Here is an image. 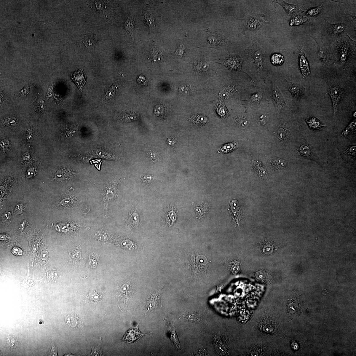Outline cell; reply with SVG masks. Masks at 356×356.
Masks as SVG:
<instances>
[{"mask_svg": "<svg viewBox=\"0 0 356 356\" xmlns=\"http://www.w3.org/2000/svg\"><path fill=\"white\" fill-rule=\"evenodd\" d=\"M328 93L330 95L333 103L334 116L336 114L338 104L342 95V92L339 88L336 87L329 88Z\"/></svg>", "mask_w": 356, "mask_h": 356, "instance_id": "3", "label": "cell"}, {"mask_svg": "<svg viewBox=\"0 0 356 356\" xmlns=\"http://www.w3.org/2000/svg\"><path fill=\"white\" fill-rule=\"evenodd\" d=\"M147 155L152 160L157 159L158 157V156L157 153L151 151L149 152L148 154H147Z\"/></svg>", "mask_w": 356, "mask_h": 356, "instance_id": "37", "label": "cell"}, {"mask_svg": "<svg viewBox=\"0 0 356 356\" xmlns=\"http://www.w3.org/2000/svg\"><path fill=\"white\" fill-rule=\"evenodd\" d=\"M252 57L254 63L258 68H260L262 65L263 56L259 50L255 49L252 51Z\"/></svg>", "mask_w": 356, "mask_h": 356, "instance_id": "11", "label": "cell"}, {"mask_svg": "<svg viewBox=\"0 0 356 356\" xmlns=\"http://www.w3.org/2000/svg\"><path fill=\"white\" fill-rule=\"evenodd\" d=\"M71 202V199L70 198H67L62 200L60 202V203L62 205L64 206L68 205Z\"/></svg>", "mask_w": 356, "mask_h": 356, "instance_id": "40", "label": "cell"}, {"mask_svg": "<svg viewBox=\"0 0 356 356\" xmlns=\"http://www.w3.org/2000/svg\"><path fill=\"white\" fill-rule=\"evenodd\" d=\"M85 38V44L87 47L91 48L95 46V41L93 37L91 35H88Z\"/></svg>", "mask_w": 356, "mask_h": 356, "instance_id": "24", "label": "cell"}, {"mask_svg": "<svg viewBox=\"0 0 356 356\" xmlns=\"http://www.w3.org/2000/svg\"><path fill=\"white\" fill-rule=\"evenodd\" d=\"M166 324L167 325V329L169 331V333L170 334V339L171 340L172 343L176 349L180 350L181 349V345L180 343L179 342L178 338L176 335L175 329L173 324L171 323L168 322H165Z\"/></svg>", "mask_w": 356, "mask_h": 356, "instance_id": "10", "label": "cell"}, {"mask_svg": "<svg viewBox=\"0 0 356 356\" xmlns=\"http://www.w3.org/2000/svg\"><path fill=\"white\" fill-rule=\"evenodd\" d=\"M290 91L293 95L298 97L304 93V89L301 85L293 84L290 88Z\"/></svg>", "mask_w": 356, "mask_h": 356, "instance_id": "14", "label": "cell"}, {"mask_svg": "<svg viewBox=\"0 0 356 356\" xmlns=\"http://www.w3.org/2000/svg\"><path fill=\"white\" fill-rule=\"evenodd\" d=\"M307 122L310 127L313 129H319L323 126L321 122L313 117L308 119Z\"/></svg>", "mask_w": 356, "mask_h": 356, "instance_id": "19", "label": "cell"}, {"mask_svg": "<svg viewBox=\"0 0 356 356\" xmlns=\"http://www.w3.org/2000/svg\"><path fill=\"white\" fill-rule=\"evenodd\" d=\"M24 210V207L23 205L22 204H20L17 205L15 208V211L17 213L20 214L22 213L23 212Z\"/></svg>", "mask_w": 356, "mask_h": 356, "instance_id": "35", "label": "cell"}, {"mask_svg": "<svg viewBox=\"0 0 356 356\" xmlns=\"http://www.w3.org/2000/svg\"><path fill=\"white\" fill-rule=\"evenodd\" d=\"M271 61L274 65L280 66L283 64L284 59L283 56L279 54H275L272 55Z\"/></svg>", "mask_w": 356, "mask_h": 356, "instance_id": "16", "label": "cell"}, {"mask_svg": "<svg viewBox=\"0 0 356 356\" xmlns=\"http://www.w3.org/2000/svg\"><path fill=\"white\" fill-rule=\"evenodd\" d=\"M259 16H252L249 17L247 21L246 30L255 31L259 28L263 21Z\"/></svg>", "mask_w": 356, "mask_h": 356, "instance_id": "6", "label": "cell"}, {"mask_svg": "<svg viewBox=\"0 0 356 356\" xmlns=\"http://www.w3.org/2000/svg\"><path fill=\"white\" fill-rule=\"evenodd\" d=\"M218 109V112L220 115L222 117H225L226 115V110L225 107L223 106H219Z\"/></svg>", "mask_w": 356, "mask_h": 356, "instance_id": "32", "label": "cell"}, {"mask_svg": "<svg viewBox=\"0 0 356 356\" xmlns=\"http://www.w3.org/2000/svg\"><path fill=\"white\" fill-rule=\"evenodd\" d=\"M348 54V47L346 45H344L341 48L340 52V59L342 63L345 64Z\"/></svg>", "mask_w": 356, "mask_h": 356, "instance_id": "22", "label": "cell"}, {"mask_svg": "<svg viewBox=\"0 0 356 356\" xmlns=\"http://www.w3.org/2000/svg\"><path fill=\"white\" fill-rule=\"evenodd\" d=\"M248 120L246 119H242L239 120V125L241 128H245L249 125Z\"/></svg>", "mask_w": 356, "mask_h": 356, "instance_id": "31", "label": "cell"}, {"mask_svg": "<svg viewBox=\"0 0 356 356\" xmlns=\"http://www.w3.org/2000/svg\"><path fill=\"white\" fill-rule=\"evenodd\" d=\"M167 142H168V144H169V145H172V144L174 143H173V142H174V141H173V139L172 138H169V139L167 140Z\"/></svg>", "mask_w": 356, "mask_h": 356, "instance_id": "44", "label": "cell"}, {"mask_svg": "<svg viewBox=\"0 0 356 356\" xmlns=\"http://www.w3.org/2000/svg\"><path fill=\"white\" fill-rule=\"evenodd\" d=\"M73 80L77 85L79 89L82 92L84 85L86 83L87 79L86 75L82 70L76 72L72 78Z\"/></svg>", "mask_w": 356, "mask_h": 356, "instance_id": "9", "label": "cell"}, {"mask_svg": "<svg viewBox=\"0 0 356 356\" xmlns=\"http://www.w3.org/2000/svg\"><path fill=\"white\" fill-rule=\"evenodd\" d=\"M131 221L135 225H137L139 222V217L137 213H133L131 216Z\"/></svg>", "mask_w": 356, "mask_h": 356, "instance_id": "34", "label": "cell"}, {"mask_svg": "<svg viewBox=\"0 0 356 356\" xmlns=\"http://www.w3.org/2000/svg\"><path fill=\"white\" fill-rule=\"evenodd\" d=\"M273 96L278 105L280 106L285 105V103L283 97L278 89H276L273 91Z\"/></svg>", "mask_w": 356, "mask_h": 356, "instance_id": "15", "label": "cell"}, {"mask_svg": "<svg viewBox=\"0 0 356 356\" xmlns=\"http://www.w3.org/2000/svg\"><path fill=\"white\" fill-rule=\"evenodd\" d=\"M133 289L130 285L125 284L122 285L120 290V296L125 299L129 298L132 296Z\"/></svg>", "mask_w": 356, "mask_h": 356, "instance_id": "13", "label": "cell"}, {"mask_svg": "<svg viewBox=\"0 0 356 356\" xmlns=\"http://www.w3.org/2000/svg\"><path fill=\"white\" fill-rule=\"evenodd\" d=\"M50 355L52 356L57 355V350L55 349V347H52L51 352L50 353Z\"/></svg>", "mask_w": 356, "mask_h": 356, "instance_id": "42", "label": "cell"}, {"mask_svg": "<svg viewBox=\"0 0 356 356\" xmlns=\"http://www.w3.org/2000/svg\"><path fill=\"white\" fill-rule=\"evenodd\" d=\"M300 151L301 155L305 156V157H308L311 154L310 149L306 146H301L300 148Z\"/></svg>", "mask_w": 356, "mask_h": 356, "instance_id": "30", "label": "cell"}, {"mask_svg": "<svg viewBox=\"0 0 356 356\" xmlns=\"http://www.w3.org/2000/svg\"><path fill=\"white\" fill-rule=\"evenodd\" d=\"M275 2L281 5L289 15L295 14L298 11V7L296 5L288 4L284 1H277Z\"/></svg>", "mask_w": 356, "mask_h": 356, "instance_id": "12", "label": "cell"}, {"mask_svg": "<svg viewBox=\"0 0 356 356\" xmlns=\"http://www.w3.org/2000/svg\"><path fill=\"white\" fill-rule=\"evenodd\" d=\"M261 98V95L257 93L253 95L252 96V100L256 101H258Z\"/></svg>", "mask_w": 356, "mask_h": 356, "instance_id": "41", "label": "cell"}, {"mask_svg": "<svg viewBox=\"0 0 356 356\" xmlns=\"http://www.w3.org/2000/svg\"><path fill=\"white\" fill-rule=\"evenodd\" d=\"M193 264L195 269L198 272L205 273L208 265L207 259L204 256H197L194 259Z\"/></svg>", "mask_w": 356, "mask_h": 356, "instance_id": "7", "label": "cell"}, {"mask_svg": "<svg viewBox=\"0 0 356 356\" xmlns=\"http://www.w3.org/2000/svg\"><path fill=\"white\" fill-rule=\"evenodd\" d=\"M220 96L222 98L227 99L229 96V94L227 91L224 90L220 93Z\"/></svg>", "mask_w": 356, "mask_h": 356, "instance_id": "39", "label": "cell"}, {"mask_svg": "<svg viewBox=\"0 0 356 356\" xmlns=\"http://www.w3.org/2000/svg\"><path fill=\"white\" fill-rule=\"evenodd\" d=\"M89 296L90 301L93 302L99 301L101 298L99 294L95 291L90 293Z\"/></svg>", "mask_w": 356, "mask_h": 356, "instance_id": "28", "label": "cell"}, {"mask_svg": "<svg viewBox=\"0 0 356 356\" xmlns=\"http://www.w3.org/2000/svg\"><path fill=\"white\" fill-rule=\"evenodd\" d=\"M118 183H117V182H114L108 185L104 191L103 199L104 202L105 207L106 208H108V203L110 202V200L115 198L117 195L116 186Z\"/></svg>", "mask_w": 356, "mask_h": 356, "instance_id": "2", "label": "cell"}, {"mask_svg": "<svg viewBox=\"0 0 356 356\" xmlns=\"http://www.w3.org/2000/svg\"><path fill=\"white\" fill-rule=\"evenodd\" d=\"M180 89L181 90V91H182V93H183L184 92V90H185V92H184L185 93L187 94V93H188V90L187 89V88H185V87H181L180 88Z\"/></svg>", "mask_w": 356, "mask_h": 356, "instance_id": "43", "label": "cell"}, {"mask_svg": "<svg viewBox=\"0 0 356 356\" xmlns=\"http://www.w3.org/2000/svg\"><path fill=\"white\" fill-rule=\"evenodd\" d=\"M345 28V25L343 24H337L333 26V31L335 34L342 33Z\"/></svg>", "mask_w": 356, "mask_h": 356, "instance_id": "27", "label": "cell"}, {"mask_svg": "<svg viewBox=\"0 0 356 356\" xmlns=\"http://www.w3.org/2000/svg\"><path fill=\"white\" fill-rule=\"evenodd\" d=\"M139 325L138 324L136 327L132 328L127 332L123 338V341L128 343H132L148 334H144L141 333L138 328Z\"/></svg>", "mask_w": 356, "mask_h": 356, "instance_id": "5", "label": "cell"}, {"mask_svg": "<svg viewBox=\"0 0 356 356\" xmlns=\"http://www.w3.org/2000/svg\"><path fill=\"white\" fill-rule=\"evenodd\" d=\"M323 8L322 6L320 5L318 7L311 9L307 12L306 15L310 16H316L320 12Z\"/></svg>", "mask_w": 356, "mask_h": 356, "instance_id": "23", "label": "cell"}, {"mask_svg": "<svg viewBox=\"0 0 356 356\" xmlns=\"http://www.w3.org/2000/svg\"><path fill=\"white\" fill-rule=\"evenodd\" d=\"M66 171H65L63 170H59L56 175V178L58 180L60 181L66 179L68 176Z\"/></svg>", "mask_w": 356, "mask_h": 356, "instance_id": "29", "label": "cell"}, {"mask_svg": "<svg viewBox=\"0 0 356 356\" xmlns=\"http://www.w3.org/2000/svg\"><path fill=\"white\" fill-rule=\"evenodd\" d=\"M300 68L301 69L303 78L305 79L310 74L311 72L308 62L302 47L300 49Z\"/></svg>", "mask_w": 356, "mask_h": 356, "instance_id": "4", "label": "cell"}, {"mask_svg": "<svg viewBox=\"0 0 356 356\" xmlns=\"http://www.w3.org/2000/svg\"><path fill=\"white\" fill-rule=\"evenodd\" d=\"M307 20V18L305 17L301 16H295L290 20V25L291 26L298 25L306 22Z\"/></svg>", "mask_w": 356, "mask_h": 356, "instance_id": "17", "label": "cell"}, {"mask_svg": "<svg viewBox=\"0 0 356 356\" xmlns=\"http://www.w3.org/2000/svg\"><path fill=\"white\" fill-rule=\"evenodd\" d=\"M13 253L16 256H20L23 255L22 250L18 248H15L12 250Z\"/></svg>", "mask_w": 356, "mask_h": 356, "instance_id": "38", "label": "cell"}, {"mask_svg": "<svg viewBox=\"0 0 356 356\" xmlns=\"http://www.w3.org/2000/svg\"><path fill=\"white\" fill-rule=\"evenodd\" d=\"M143 14L145 22L147 25L149 26H155L154 20L151 15L146 10L143 11Z\"/></svg>", "mask_w": 356, "mask_h": 356, "instance_id": "20", "label": "cell"}, {"mask_svg": "<svg viewBox=\"0 0 356 356\" xmlns=\"http://www.w3.org/2000/svg\"><path fill=\"white\" fill-rule=\"evenodd\" d=\"M135 26L134 20L132 17H129L126 20L125 23V28L126 30L130 33L133 36V33Z\"/></svg>", "mask_w": 356, "mask_h": 356, "instance_id": "18", "label": "cell"}, {"mask_svg": "<svg viewBox=\"0 0 356 356\" xmlns=\"http://www.w3.org/2000/svg\"><path fill=\"white\" fill-rule=\"evenodd\" d=\"M67 320H67V323L73 327H76L78 324V318L75 315L67 317Z\"/></svg>", "mask_w": 356, "mask_h": 356, "instance_id": "25", "label": "cell"}, {"mask_svg": "<svg viewBox=\"0 0 356 356\" xmlns=\"http://www.w3.org/2000/svg\"><path fill=\"white\" fill-rule=\"evenodd\" d=\"M92 351L90 355L95 356L103 355V352L101 347L95 346L92 347Z\"/></svg>", "mask_w": 356, "mask_h": 356, "instance_id": "26", "label": "cell"}, {"mask_svg": "<svg viewBox=\"0 0 356 356\" xmlns=\"http://www.w3.org/2000/svg\"><path fill=\"white\" fill-rule=\"evenodd\" d=\"M161 295L160 291H158L149 294L145 306L147 311H151L158 307L160 302Z\"/></svg>", "mask_w": 356, "mask_h": 356, "instance_id": "1", "label": "cell"}, {"mask_svg": "<svg viewBox=\"0 0 356 356\" xmlns=\"http://www.w3.org/2000/svg\"><path fill=\"white\" fill-rule=\"evenodd\" d=\"M272 164L275 168L280 169L284 168L286 166L287 162L278 158H275L272 161Z\"/></svg>", "mask_w": 356, "mask_h": 356, "instance_id": "21", "label": "cell"}, {"mask_svg": "<svg viewBox=\"0 0 356 356\" xmlns=\"http://www.w3.org/2000/svg\"><path fill=\"white\" fill-rule=\"evenodd\" d=\"M242 60L240 57L237 55H231L226 59L225 65L229 69L240 70L241 69Z\"/></svg>", "mask_w": 356, "mask_h": 356, "instance_id": "8", "label": "cell"}, {"mask_svg": "<svg viewBox=\"0 0 356 356\" xmlns=\"http://www.w3.org/2000/svg\"><path fill=\"white\" fill-rule=\"evenodd\" d=\"M11 217V214L9 212H7L3 215L1 218L2 221L5 222L10 220Z\"/></svg>", "mask_w": 356, "mask_h": 356, "instance_id": "36", "label": "cell"}, {"mask_svg": "<svg viewBox=\"0 0 356 356\" xmlns=\"http://www.w3.org/2000/svg\"><path fill=\"white\" fill-rule=\"evenodd\" d=\"M186 51L185 47L183 44L181 45L178 49L176 51V55H182L185 53Z\"/></svg>", "mask_w": 356, "mask_h": 356, "instance_id": "33", "label": "cell"}]
</instances>
